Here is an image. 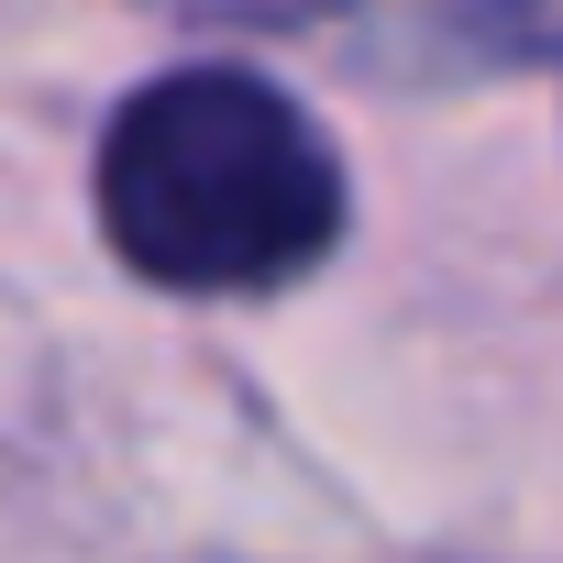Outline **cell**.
Returning a JSON list of instances; mask_svg holds the SVG:
<instances>
[{
    "mask_svg": "<svg viewBox=\"0 0 563 563\" xmlns=\"http://www.w3.org/2000/svg\"><path fill=\"white\" fill-rule=\"evenodd\" d=\"M100 243L166 299L299 288L343 243V155L254 67H177L100 133Z\"/></svg>",
    "mask_w": 563,
    "mask_h": 563,
    "instance_id": "1",
    "label": "cell"
}]
</instances>
